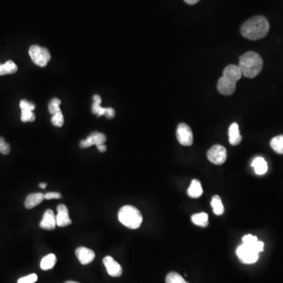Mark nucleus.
<instances>
[{"mask_svg": "<svg viewBox=\"0 0 283 283\" xmlns=\"http://www.w3.org/2000/svg\"><path fill=\"white\" fill-rule=\"evenodd\" d=\"M242 72L239 67L229 65L224 69L223 76L219 80L217 89L220 94L231 95L236 90V83L242 78Z\"/></svg>", "mask_w": 283, "mask_h": 283, "instance_id": "nucleus-2", "label": "nucleus"}, {"mask_svg": "<svg viewBox=\"0 0 283 283\" xmlns=\"http://www.w3.org/2000/svg\"><path fill=\"white\" fill-rule=\"evenodd\" d=\"M18 71V66L13 61H7L6 63H0V76L6 74H13Z\"/></svg>", "mask_w": 283, "mask_h": 283, "instance_id": "nucleus-20", "label": "nucleus"}, {"mask_svg": "<svg viewBox=\"0 0 283 283\" xmlns=\"http://www.w3.org/2000/svg\"><path fill=\"white\" fill-rule=\"evenodd\" d=\"M56 262H57V258H56L55 255L51 253V254L47 255L46 257L42 259L41 262H40V267H41L42 270L47 271V270L53 268Z\"/></svg>", "mask_w": 283, "mask_h": 283, "instance_id": "nucleus-19", "label": "nucleus"}, {"mask_svg": "<svg viewBox=\"0 0 283 283\" xmlns=\"http://www.w3.org/2000/svg\"><path fill=\"white\" fill-rule=\"evenodd\" d=\"M76 255L79 261L83 265H89L95 258V253L94 251L86 247H79L76 250Z\"/></svg>", "mask_w": 283, "mask_h": 283, "instance_id": "nucleus-12", "label": "nucleus"}, {"mask_svg": "<svg viewBox=\"0 0 283 283\" xmlns=\"http://www.w3.org/2000/svg\"><path fill=\"white\" fill-rule=\"evenodd\" d=\"M105 116L107 118L112 119V118L115 117V110H114V109H113V108H111V107H108V108H106Z\"/></svg>", "mask_w": 283, "mask_h": 283, "instance_id": "nucleus-33", "label": "nucleus"}, {"mask_svg": "<svg viewBox=\"0 0 283 283\" xmlns=\"http://www.w3.org/2000/svg\"><path fill=\"white\" fill-rule=\"evenodd\" d=\"M106 141V136L103 133H101L99 131H94L90 134L88 137L85 140L80 141V146L83 149L90 147V146H99L102 144H104Z\"/></svg>", "mask_w": 283, "mask_h": 283, "instance_id": "nucleus-9", "label": "nucleus"}, {"mask_svg": "<svg viewBox=\"0 0 283 283\" xmlns=\"http://www.w3.org/2000/svg\"><path fill=\"white\" fill-rule=\"evenodd\" d=\"M270 30L267 19L263 16L253 17L241 27L242 35L250 40H258L265 38Z\"/></svg>", "mask_w": 283, "mask_h": 283, "instance_id": "nucleus-1", "label": "nucleus"}, {"mask_svg": "<svg viewBox=\"0 0 283 283\" xmlns=\"http://www.w3.org/2000/svg\"><path fill=\"white\" fill-rule=\"evenodd\" d=\"M118 219L121 224L130 229H137L142 223V215L140 210L131 205H125L120 210Z\"/></svg>", "mask_w": 283, "mask_h": 283, "instance_id": "nucleus-4", "label": "nucleus"}, {"mask_svg": "<svg viewBox=\"0 0 283 283\" xmlns=\"http://www.w3.org/2000/svg\"><path fill=\"white\" fill-rule=\"evenodd\" d=\"M32 61L39 67H45L51 60V53L45 47L33 45L29 50Z\"/></svg>", "mask_w": 283, "mask_h": 283, "instance_id": "nucleus-5", "label": "nucleus"}, {"mask_svg": "<svg viewBox=\"0 0 283 283\" xmlns=\"http://www.w3.org/2000/svg\"><path fill=\"white\" fill-rule=\"evenodd\" d=\"M57 222H56V215L53 213L52 210H46L43 214V219H42L39 226L40 228L45 230H52L56 228Z\"/></svg>", "mask_w": 283, "mask_h": 283, "instance_id": "nucleus-13", "label": "nucleus"}, {"mask_svg": "<svg viewBox=\"0 0 283 283\" xmlns=\"http://www.w3.org/2000/svg\"><path fill=\"white\" fill-rule=\"evenodd\" d=\"M93 101H94V103H93L92 108H91L93 114H95L98 117L105 116L106 108L101 106L102 99H101V97L99 96V94L94 95V97H93Z\"/></svg>", "mask_w": 283, "mask_h": 283, "instance_id": "nucleus-18", "label": "nucleus"}, {"mask_svg": "<svg viewBox=\"0 0 283 283\" xmlns=\"http://www.w3.org/2000/svg\"><path fill=\"white\" fill-rule=\"evenodd\" d=\"M60 105H61V100L58 99V98H54V99H52L51 100V102L49 103V105H48V109H49L50 113L52 116L54 115L55 113L61 111Z\"/></svg>", "mask_w": 283, "mask_h": 283, "instance_id": "nucleus-25", "label": "nucleus"}, {"mask_svg": "<svg viewBox=\"0 0 283 283\" xmlns=\"http://www.w3.org/2000/svg\"><path fill=\"white\" fill-rule=\"evenodd\" d=\"M191 220L194 224L200 227H207L209 225V215L205 212L194 214L191 216Z\"/></svg>", "mask_w": 283, "mask_h": 283, "instance_id": "nucleus-21", "label": "nucleus"}, {"mask_svg": "<svg viewBox=\"0 0 283 283\" xmlns=\"http://www.w3.org/2000/svg\"><path fill=\"white\" fill-rule=\"evenodd\" d=\"M11 152V146L5 141L4 138L0 137V153L2 154H10Z\"/></svg>", "mask_w": 283, "mask_h": 283, "instance_id": "nucleus-28", "label": "nucleus"}, {"mask_svg": "<svg viewBox=\"0 0 283 283\" xmlns=\"http://www.w3.org/2000/svg\"><path fill=\"white\" fill-rule=\"evenodd\" d=\"M257 241H258V239H257V237L252 235V234H247L242 238L243 244L248 245V246H252Z\"/></svg>", "mask_w": 283, "mask_h": 283, "instance_id": "nucleus-31", "label": "nucleus"}, {"mask_svg": "<svg viewBox=\"0 0 283 283\" xmlns=\"http://www.w3.org/2000/svg\"><path fill=\"white\" fill-rule=\"evenodd\" d=\"M61 197H62V195L58 192H49L44 195V199L46 200L58 199Z\"/></svg>", "mask_w": 283, "mask_h": 283, "instance_id": "nucleus-32", "label": "nucleus"}, {"mask_svg": "<svg viewBox=\"0 0 283 283\" xmlns=\"http://www.w3.org/2000/svg\"><path fill=\"white\" fill-rule=\"evenodd\" d=\"M44 200V195L42 193H34L28 195L25 199V206L28 210H31L41 203Z\"/></svg>", "mask_w": 283, "mask_h": 283, "instance_id": "nucleus-15", "label": "nucleus"}, {"mask_svg": "<svg viewBox=\"0 0 283 283\" xmlns=\"http://www.w3.org/2000/svg\"><path fill=\"white\" fill-rule=\"evenodd\" d=\"M184 1L187 2V4L194 5L199 2L200 0H184Z\"/></svg>", "mask_w": 283, "mask_h": 283, "instance_id": "nucleus-35", "label": "nucleus"}, {"mask_svg": "<svg viewBox=\"0 0 283 283\" xmlns=\"http://www.w3.org/2000/svg\"><path fill=\"white\" fill-rule=\"evenodd\" d=\"M207 158L210 162L212 164H217V165L223 164L227 160V158H228L227 150L221 145H214L208 151Z\"/></svg>", "mask_w": 283, "mask_h": 283, "instance_id": "nucleus-7", "label": "nucleus"}, {"mask_svg": "<svg viewBox=\"0 0 283 283\" xmlns=\"http://www.w3.org/2000/svg\"><path fill=\"white\" fill-rule=\"evenodd\" d=\"M57 211H58V214L56 215L57 226L63 228V227H66V226L72 224V220L70 219V215H69L68 209L66 205H62V204L58 205Z\"/></svg>", "mask_w": 283, "mask_h": 283, "instance_id": "nucleus-11", "label": "nucleus"}, {"mask_svg": "<svg viewBox=\"0 0 283 283\" xmlns=\"http://www.w3.org/2000/svg\"><path fill=\"white\" fill-rule=\"evenodd\" d=\"M237 255L241 262L250 265L257 262L259 258V252L250 246L242 244L237 248Z\"/></svg>", "mask_w": 283, "mask_h": 283, "instance_id": "nucleus-6", "label": "nucleus"}, {"mask_svg": "<svg viewBox=\"0 0 283 283\" xmlns=\"http://www.w3.org/2000/svg\"><path fill=\"white\" fill-rule=\"evenodd\" d=\"M20 108L21 111H33L35 109V106L26 99H22L20 102Z\"/></svg>", "mask_w": 283, "mask_h": 283, "instance_id": "nucleus-29", "label": "nucleus"}, {"mask_svg": "<svg viewBox=\"0 0 283 283\" xmlns=\"http://www.w3.org/2000/svg\"><path fill=\"white\" fill-rule=\"evenodd\" d=\"M165 282L166 283H189L177 272L169 273L166 276Z\"/></svg>", "mask_w": 283, "mask_h": 283, "instance_id": "nucleus-24", "label": "nucleus"}, {"mask_svg": "<svg viewBox=\"0 0 283 283\" xmlns=\"http://www.w3.org/2000/svg\"><path fill=\"white\" fill-rule=\"evenodd\" d=\"M270 144L275 152L283 154V136H275L273 138Z\"/></svg>", "mask_w": 283, "mask_h": 283, "instance_id": "nucleus-23", "label": "nucleus"}, {"mask_svg": "<svg viewBox=\"0 0 283 283\" xmlns=\"http://www.w3.org/2000/svg\"><path fill=\"white\" fill-rule=\"evenodd\" d=\"M97 148H98V150L100 151V152L103 153L105 152L106 150L107 147L106 145L104 144H102V145H99V146H97Z\"/></svg>", "mask_w": 283, "mask_h": 283, "instance_id": "nucleus-34", "label": "nucleus"}, {"mask_svg": "<svg viewBox=\"0 0 283 283\" xmlns=\"http://www.w3.org/2000/svg\"><path fill=\"white\" fill-rule=\"evenodd\" d=\"M211 205L215 215H220L224 212V205L222 203V200L218 195H214L212 198Z\"/></svg>", "mask_w": 283, "mask_h": 283, "instance_id": "nucleus-22", "label": "nucleus"}, {"mask_svg": "<svg viewBox=\"0 0 283 283\" xmlns=\"http://www.w3.org/2000/svg\"><path fill=\"white\" fill-rule=\"evenodd\" d=\"M264 66L261 55L254 52H248L239 58L238 67L242 75L247 78H254L258 76Z\"/></svg>", "mask_w": 283, "mask_h": 283, "instance_id": "nucleus-3", "label": "nucleus"}, {"mask_svg": "<svg viewBox=\"0 0 283 283\" xmlns=\"http://www.w3.org/2000/svg\"><path fill=\"white\" fill-rule=\"evenodd\" d=\"M52 123L55 127H61L64 124V116L62 114V111H59L58 113H55L54 115L52 116Z\"/></svg>", "mask_w": 283, "mask_h": 283, "instance_id": "nucleus-26", "label": "nucleus"}, {"mask_svg": "<svg viewBox=\"0 0 283 283\" xmlns=\"http://www.w3.org/2000/svg\"><path fill=\"white\" fill-rule=\"evenodd\" d=\"M38 280V276L35 274L27 275L25 277L18 279V283H34Z\"/></svg>", "mask_w": 283, "mask_h": 283, "instance_id": "nucleus-30", "label": "nucleus"}, {"mask_svg": "<svg viewBox=\"0 0 283 283\" xmlns=\"http://www.w3.org/2000/svg\"><path fill=\"white\" fill-rule=\"evenodd\" d=\"M228 135H229V142L233 146L238 145L242 142V137L241 136L238 124H231V125L229 127Z\"/></svg>", "mask_w": 283, "mask_h": 283, "instance_id": "nucleus-14", "label": "nucleus"}, {"mask_svg": "<svg viewBox=\"0 0 283 283\" xmlns=\"http://www.w3.org/2000/svg\"><path fill=\"white\" fill-rule=\"evenodd\" d=\"M39 187L42 189H45L46 187H47V183H39Z\"/></svg>", "mask_w": 283, "mask_h": 283, "instance_id": "nucleus-36", "label": "nucleus"}, {"mask_svg": "<svg viewBox=\"0 0 283 283\" xmlns=\"http://www.w3.org/2000/svg\"><path fill=\"white\" fill-rule=\"evenodd\" d=\"M177 136L178 142L183 146H190L193 144V132L187 124L181 123L178 124Z\"/></svg>", "mask_w": 283, "mask_h": 283, "instance_id": "nucleus-8", "label": "nucleus"}, {"mask_svg": "<svg viewBox=\"0 0 283 283\" xmlns=\"http://www.w3.org/2000/svg\"><path fill=\"white\" fill-rule=\"evenodd\" d=\"M252 166L254 168L255 173L257 175L265 174L267 171V164L266 160L261 157L255 158L254 160L252 161Z\"/></svg>", "mask_w": 283, "mask_h": 283, "instance_id": "nucleus-17", "label": "nucleus"}, {"mask_svg": "<svg viewBox=\"0 0 283 283\" xmlns=\"http://www.w3.org/2000/svg\"><path fill=\"white\" fill-rule=\"evenodd\" d=\"M103 264L106 267L107 272L112 277H120L122 275L123 269L113 257H106L103 259Z\"/></svg>", "mask_w": 283, "mask_h": 283, "instance_id": "nucleus-10", "label": "nucleus"}, {"mask_svg": "<svg viewBox=\"0 0 283 283\" xmlns=\"http://www.w3.org/2000/svg\"><path fill=\"white\" fill-rule=\"evenodd\" d=\"M203 194V189L201 187V183L197 179H193L191 182V186L187 190V195L192 198H198Z\"/></svg>", "mask_w": 283, "mask_h": 283, "instance_id": "nucleus-16", "label": "nucleus"}, {"mask_svg": "<svg viewBox=\"0 0 283 283\" xmlns=\"http://www.w3.org/2000/svg\"><path fill=\"white\" fill-rule=\"evenodd\" d=\"M35 116L33 111H21V120L22 122H33Z\"/></svg>", "mask_w": 283, "mask_h": 283, "instance_id": "nucleus-27", "label": "nucleus"}, {"mask_svg": "<svg viewBox=\"0 0 283 283\" xmlns=\"http://www.w3.org/2000/svg\"><path fill=\"white\" fill-rule=\"evenodd\" d=\"M76 283V282L68 281L66 282V283Z\"/></svg>", "mask_w": 283, "mask_h": 283, "instance_id": "nucleus-37", "label": "nucleus"}]
</instances>
